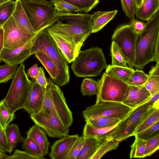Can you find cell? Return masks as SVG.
Instances as JSON below:
<instances>
[{
  "label": "cell",
  "instance_id": "1",
  "mask_svg": "<svg viewBox=\"0 0 159 159\" xmlns=\"http://www.w3.org/2000/svg\"><path fill=\"white\" fill-rule=\"evenodd\" d=\"M91 14L57 12L54 22L47 28L70 43L82 47L92 33Z\"/></svg>",
  "mask_w": 159,
  "mask_h": 159
},
{
  "label": "cell",
  "instance_id": "2",
  "mask_svg": "<svg viewBox=\"0 0 159 159\" xmlns=\"http://www.w3.org/2000/svg\"><path fill=\"white\" fill-rule=\"evenodd\" d=\"M147 21L136 39L134 66L139 70L150 62L159 61V10Z\"/></svg>",
  "mask_w": 159,
  "mask_h": 159
},
{
  "label": "cell",
  "instance_id": "3",
  "mask_svg": "<svg viewBox=\"0 0 159 159\" xmlns=\"http://www.w3.org/2000/svg\"><path fill=\"white\" fill-rule=\"evenodd\" d=\"M47 28L36 34L32 46L30 54L37 51L45 53L54 62L57 67L58 76L54 81L60 86L69 83V70L66 59L48 33Z\"/></svg>",
  "mask_w": 159,
  "mask_h": 159
},
{
  "label": "cell",
  "instance_id": "4",
  "mask_svg": "<svg viewBox=\"0 0 159 159\" xmlns=\"http://www.w3.org/2000/svg\"><path fill=\"white\" fill-rule=\"evenodd\" d=\"M107 66L103 52L98 47L80 51L71 68L78 77L97 76Z\"/></svg>",
  "mask_w": 159,
  "mask_h": 159
},
{
  "label": "cell",
  "instance_id": "5",
  "mask_svg": "<svg viewBox=\"0 0 159 159\" xmlns=\"http://www.w3.org/2000/svg\"><path fill=\"white\" fill-rule=\"evenodd\" d=\"M30 23L36 33L48 28L53 23L57 11L47 0H20Z\"/></svg>",
  "mask_w": 159,
  "mask_h": 159
},
{
  "label": "cell",
  "instance_id": "6",
  "mask_svg": "<svg viewBox=\"0 0 159 159\" xmlns=\"http://www.w3.org/2000/svg\"><path fill=\"white\" fill-rule=\"evenodd\" d=\"M31 83L25 72V66L20 64L3 99L5 106L11 113L14 114L19 109H24Z\"/></svg>",
  "mask_w": 159,
  "mask_h": 159
},
{
  "label": "cell",
  "instance_id": "7",
  "mask_svg": "<svg viewBox=\"0 0 159 159\" xmlns=\"http://www.w3.org/2000/svg\"><path fill=\"white\" fill-rule=\"evenodd\" d=\"M47 80L42 109H47L57 115L69 127L73 122L72 113L66 103L63 93L52 80L49 78Z\"/></svg>",
  "mask_w": 159,
  "mask_h": 159
},
{
  "label": "cell",
  "instance_id": "8",
  "mask_svg": "<svg viewBox=\"0 0 159 159\" xmlns=\"http://www.w3.org/2000/svg\"><path fill=\"white\" fill-rule=\"evenodd\" d=\"M96 103L102 101L122 102L129 85L104 73L98 81Z\"/></svg>",
  "mask_w": 159,
  "mask_h": 159
},
{
  "label": "cell",
  "instance_id": "9",
  "mask_svg": "<svg viewBox=\"0 0 159 159\" xmlns=\"http://www.w3.org/2000/svg\"><path fill=\"white\" fill-rule=\"evenodd\" d=\"M137 35L129 24L118 27L112 36V41L117 45L127 64L133 69L135 57V46Z\"/></svg>",
  "mask_w": 159,
  "mask_h": 159
},
{
  "label": "cell",
  "instance_id": "10",
  "mask_svg": "<svg viewBox=\"0 0 159 159\" xmlns=\"http://www.w3.org/2000/svg\"><path fill=\"white\" fill-rule=\"evenodd\" d=\"M133 110L122 102L102 101L87 107L82 112V114L85 120L106 116L117 118L122 120Z\"/></svg>",
  "mask_w": 159,
  "mask_h": 159
},
{
  "label": "cell",
  "instance_id": "11",
  "mask_svg": "<svg viewBox=\"0 0 159 159\" xmlns=\"http://www.w3.org/2000/svg\"><path fill=\"white\" fill-rule=\"evenodd\" d=\"M30 117L35 125L42 128L50 137L61 138L68 134L69 129L58 116L47 109H42Z\"/></svg>",
  "mask_w": 159,
  "mask_h": 159
},
{
  "label": "cell",
  "instance_id": "12",
  "mask_svg": "<svg viewBox=\"0 0 159 159\" xmlns=\"http://www.w3.org/2000/svg\"><path fill=\"white\" fill-rule=\"evenodd\" d=\"M150 97L144 102L133 109L124 119L118 124L116 130L111 135L112 138L120 142L134 136V132L139 124L143 115L152 107L153 104L149 100Z\"/></svg>",
  "mask_w": 159,
  "mask_h": 159
},
{
  "label": "cell",
  "instance_id": "13",
  "mask_svg": "<svg viewBox=\"0 0 159 159\" xmlns=\"http://www.w3.org/2000/svg\"><path fill=\"white\" fill-rule=\"evenodd\" d=\"M2 27L4 31V48L8 49H13L22 45L36 34H32L19 25L12 16Z\"/></svg>",
  "mask_w": 159,
  "mask_h": 159
},
{
  "label": "cell",
  "instance_id": "14",
  "mask_svg": "<svg viewBox=\"0 0 159 159\" xmlns=\"http://www.w3.org/2000/svg\"><path fill=\"white\" fill-rule=\"evenodd\" d=\"M36 34L30 39L20 47L13 49L3 48L1 55V61L7 64L11 65L22 64L31 55V48Z\"/></svg>",
  "mask_w": 159,
  "mask_h": 159
},
{
  "label": "cell",
  "instance_id": "15",
  "mask_svg": "<svg viewBox=\"0 0 159 159\" xmlns=\"http://www.w3.org/2000/svg\"><path fill=\"white\" fill-rule=\"evenodd\" d=\"M24 109L30 115L39 112L43 102L45 88L32 80Z\"/></svg>",
  "mask_w": 159,
  "mask_h": 159
},
{
  "label": "cell",
  "instance_id": "16",
  "mask_svg": "<svg viewBox=\"0 0 159 159\" xmlns=\"http://www.w3.org/2000/svg\"><path fill=\"white\" fill-rule=\"evenodd\" d=\"M78 134H68L56 141L51 147L49 154L52 159H67L71 149L79 138Z\"/></svg>",
  "mask_w": 159,
  "mask_h": 159
},
{
  "label": "cell",
  "instance_id": "17",
  "mask_svg": "<svg viewBox=\"0 0 159 159\" xmlns=\"http://www.w3.org/2000/svg\"><path fill=\"white\" fill-rule=\"evenodd\" d=\"M151 95L143 85H129L122 103L132 109L144 102Z\"/></svg>",
  "mask_w": 159,
  "mask_h": 159
},
{
  "label": "cell",
  "instance_id": "18",
  "mask_svg": "<svg viewBox=\"0 0 159 159\" xmlns=\"http://www.w3.org/2000/svg\"><path fill=\"white\" fill-rule=\"evenodd\" d=\"M48 31L68 63L72 62L78 55L82 46L74 45L58 35Z\"/></svg>",
  "mask_w": 159,
  "mask_h": 159
},
{
  "label": "cell",
  "instance_id": "19",
  "mask_svg": "<svg viewBox=\"0 0 159 159\" xmlns=\"http://www.w3.org/2000/svg\"><path fill=\"white\" fill-rule=\"evenodd\" d=\"M117 10L98 11L91 14L90 24L92 33L97 32L112 20L117 13Z\"/></svg>",
  "mask_w": 159,
  "mask_h": 159
},
{
  "label": "cell",
  "instance_id": "20",
  "mask_svg": "<svg viewBox=\"0 0 159 159\" xmlns=\"http://www.w3.org/2000/svg\"><path fill=\"white\" fill-rule=\"evenodd\" d=\"M118 124L110 127L97 128L86 123L83 130V136L85 137L94 138L105 141L111 138V135L116 130Z\"/></svg>",
  "mask_w": 159,
  "mask_h": 159
},
{
  "label": "cell",
  "instance_id": "21",
  "mask_svg": "<svg viewBox=\"0 0 159 159\" xmlns=\"http://www.w3.org/2000/svg\"><path fill=\"white\" fill-rule=\"evenodd\" d=\"M26 134L27 136L32 139L39 145L44 156L48 154L50 143L42 128L35 125L29 129Z\"/></svg>",
  "mask_w": 159,
  "mask_h": 159
},
{
  "label": "cell",
  "instance_id": "22",
  "mask_svg": "<svg viewBox=\"0 0 159 159\" xmlns=\"http://www.w3.org/2000/svg\"><path fill=\"white\" fill-rule=\"evenodd\" d=\"M159 10V0H145L137 8L135 14L140 20L147 21Z\"/></svg>",
  "mask_w": 159,
  "mask_h": 159
},
{
  "label": "cell",
  "instance_id": "23",
  "mask_svg": "<svg viewBox=\"0 0 159 159\" xmlns=\"http://www.w3.org/2000/svg\"><path fill=\"white\" fill-rule=\"evenodd\" d=\"M104 142L94 138L85 137L84 143L76 159H90Z\"/></svg>",
  "mask_w": 159,
  "mask_h": 159
},
{
  "label": "cell",
  "instance_id": "24",
  "mask_svg": "<svg viewBox=\"0 0 159 159\" xmlns=\"http://www.w3.org/2000/svg\"><path fill=\"white\" fill-rule=\"evenodd\" d=\"M16 5L12 16L19 25L27 30L31 33H36L32 26L22 5L20 0H16Z\"/></svg>",
  "mask_w": 159,
  "mask_h": 159
},
{
  "label": "cell",
  "instance_id": "25",
  "mask_svg": "<svg viewBox=\"0 0 159 159\" xmlns=\"http://www.w3.org/2000/svg\"><path fill=\"white\" fill-rule=\"evenodd\" d=\"M5 130L7 141L12 152L18 144L23 142L25 138L22 136L18 127L16 124H9Z\"/></svg>",
  "mask_w": 159,
  "mask_h": 159
},
{
  "label": "cell",
  "instance_id": "26",
  "mask_svg": "<svg viewBox=\"0 0 159 159\" xmlns=\"http://www.w3.org/2000/svg\"><path fill=\"white\" fill-rule=\"evenodd\" d=\"M134 70L129 67L108 65L105 73L109 75L126 83Z\"/></svg>",
  "mask_w": 159,
  "mask_h": 159
},
{
  "label": "cell",
  "instance_id": "27",
  "mask_svg": "<svg viewBox=\"0 0 159 159\" xmlns=\"http://www.w3.org/2000/svg\"><path fill=\"white\" fill-rule=\"evenodd\" d=\"M42 63L49 73L51 78L55 81L58 76V72L56 65L44 52L37 51L34 54Z\"/></svg>",
  "mask_w": 159,
  "mask_h": 159
},
{
  "label": "cell",
  "instance_id": "28",
  "mask_svg": "<svg viewBox=\"0 0 159 159\" xmlns=\"http://www.w3.org/2000/svg\"><path fill=\"white\" fill-rule=\"evenodd\" d=\"M91 126L97 128L110 127L119 123L121 120L119 119L106 116H102L94 119L85 120Z\"/></svg>",
  "mask_w": 159,
  "mask_h": 159
},
{
  "label": "cell",
  "instance_id": "29",
  "mask_svg": "<svg viewBox=\"0 0 159 159\" xmlns=\"http://www.w3.org/2000/svg\"><path fill=\"white\" fill-rule=\"evenodd\" d=\"M21 148L39 159H46L44 157V155L39 145L34 140L28 137L25 138Z\"/></svg>",
  "mask_w": 159,
  "mask_h": 159
},
{
  "label": "cell",
  "instance_id": "30",
  "mask_svg": "<svg viewBox=\"0 0 159 159\" xmlns=\"http://www.w3.org/2000/svg\"><path fill=\"white\" fill-rule=\"evenodd\" d=\"M119 142L111 138L103 142L90 159H99L107 152L116 149Z\"/></svg>",
  "mask_w": 159,
  "mask_h": 159
},
{
  "label": "cell",
  "instance_id": "31",
  "mask_svg": "<svg viewBox=\"0 0 159 159\" xmlns=\"http://www.w3.org/2000/svg\"><path fill=\"white\" fill-rule=\"evenodd\" d=\"M98 82L89 78L84 79L81 85L80 91L84 96H91L97 94Z\"/></svg>",
  "mask_w": 159,
  "mask_h": 159
},
{
  "label": "cell",
  "instance_id": "32",
  "mask_svg": "<svg viewBox=\"0 0 159 159\" xmlns=\"http://www.w3.org/2000/svg\"><path fill=\"white\" fill-rule=\"evenodd\" d=\"M16 5V1H8L0 5V27L12 16Z\"/></svg>",
  "mask_w": 159,
  "mask_h": 159
},
{
  "label": "cell",
  "instance_id": "33",
  "mask_svg": "<svg viewBox=\"0 0 159 159\" xmlns=\"http://www.w3.org/2000/svg\"><path fill=\"white\" fill-rule=\"evenodd\" d=\"M111 65L128 67L124 56L117 45L112 41L111 46Z\"/></svg>",
  "mask_w": 159,
  "mask_h": 159
},
{
  "label": "cell",
  "instance_id": "34",
  "mask_svg": "<svg viewBox=\"0 0 159 159\" xmlns=\"http://www.w3.org/2000/svg\"><path fill=\"white\" fill-rule=\"evenodd\" d=\"M79 9L81 12L87 13L94 8L99 0H63Z\"/></svg>",
  "mask_w": 159,
  "mask_h": 159
},
{
  "label": "cell",
  "instance_id": "35",
  "mask_svg": "<svg viewBox=\"0 0 159 159\" xmlns=\"http://www.w3.org/2000/svg\"><path fill=\"white\" fill-rule=\"evenodd\" d=\"M19 68L18 65L6 64L0 66V84L7 82L14 77Z\"/></svg>",
  "mask_w": 159,
  "mask_h": 159
},
{
  "label": "cell",
  "instance_id": "36",
  "mask_svg": "<svg viewBox=\"0 0 159 159\" xmlns=\"http://www.w3.org/2000/svg\"><path fill=\"white\" fill-rule=\"evenodd\" d=\"M146 141L135 137V140L131 146L130 158H143L145 157Z\"/></svg>",
  "mask_w": 159,
  "mask_h": 159
},
{
  "label": "cell",
  "instance_id": "37",
  "mask_svg": "<svg viewBox=\"0 0 159 159\" xmlns=\"http://www.w3.org/2000/svg\"><path fill=\"white\" fill-rule=\"evenodd\" d=\"M148 75L143 71L134 70L126 83L129 85H143L148 79Z\"/></svg>",
  "mask_w": 159,
  "mask_h": 159
},
{
  "label": "cell",
  "instance_id": "38",
  "mask_svg": "<svg viewBox=\"0 0 159 159\" xmlns=\"http://www.w3.org/2000/svg\"><path fill=\"white\" fill-rule=\"evenodd\" d=\"M159 121V109H155L137 127L134 135L150 127Z\"/></svg>",
  "mask_w": 159,
  "mask_h": 159
},
{
  "label": "cell",
  "instance_id": "39",
  "mask_svg": "<svg viewBox=\"0 0 159 159\" xmlns=\"http://www.w3.org/2000/svg\"><path fill=\"white\" fill-rule=\"evenodd\" d=\"M14 114L11 113L5 106L3 99L0 101V124L5 129L9 123L13 120Z\"/></svg>",
  "mask_w": 159,
  "mask_h": 159
},
{
  "label": "cell",
  "instance_id": "40",
  "mask_svg": "<svg viewBox=\"0 0 159 159\" xmlns=\"http://www.w3.org/2000/svg\"><path fill=\"white\" fill-rule=\"evenodd\" d=\"M159 121L143 131L135 134V137L145 141L156 135L159 133Z\"/></svg>",
  "mask_w": 159,
  "mask_h": 159
},
{
  "label": "cell",
  "instance_id": "41",
  "mask_svg": "<svg viewBox=\"0 0 159 159\" xmlns=\"http://www.w3.org/2000/svg\"><path fill=\"white\" fill-rule=\"evenodd\" d=\"M123 10L126 17L131 20L135 19L137 8L134 0H121Z\"/></svg>",
  "mask_w": 159,
  "mask_h": 159
},
{
  "label": "cell",
  "instance_id": "42",
  "mask_svg": "<svg viewBox=\"0 0 159 159\" xmlns=\"http://www.w3.org/2000/svg\"><path fill=\"white\" fill-rule=\"evenodd\" d=\"M57 12H81L76 7L63 0H50Z\"/></svg>",
  "mask_w": 159,
  "mask_h": 159
},
{
  "label": "cell",
  "instance_id": "43",
  "mask_svg": "<svg viewBox=\"0 0 159 159\" xmlns=\"http://www.w3.org/2000/svg\"><path fill=\"white\" fill-rule=\"evenodd\" d=\"M159 134L146 141L145 157L150 156L159 149Z\"/></svg>",
  "mask_w": 159,
  "mask_h": 159
},
{
  "label": "cell",
  "instance_id": "44",
  "mask_svg": "<svg viewBox=\"0 0 159 159\" xmlns=\"http://www.w3.org/2000/svg\"><path fill=\"white\" fill-rule=\"evenodd\" d=\"M148 75V79L143 85L151 95L159 91V76Z\"/></svg>",
  "mask_w": 159,
  "mask_h": 159
},
{
  "label": "cell",
  "instance_id": "45",
  "mask_svg": "<svg viewBox=\"0 0 159 159\" xmlns=\"http://www.w3.org/2000/svg\"><path fill=\"white\" fill-rule=\"evenodd\" d=\"M85 137H79L73 145L68 156L67 159H76L84 143Z\"/></svg>",
  "mask_w": 159,
  "mask_h": 159
},
{
  "label": "cell",
  "instance_id": "46",
  "mask_svg": "<svg viewBox=\"0 0 159 159\" xmlns=\"http://www.w3.org/2000/svg\"><path fill=\"white\" fill-rule=\"evenodd\" d=\"M0 148L6 152L11 153V151L7 141L5 129L0 124Z\"/></svg>",
  "mask_w": 159,
  "mask_h": 159
},
{
  "label": "cell",
  "instance_id": "47",
  "mask_svg": "<svg viewBox=\"0 0 159 159\" xmlns=\"http://www.w3.org/2000/svg\"><path fill=\"white\" fill-rule=\"evenodd\" d=\"M8 159H39L25 151L18 149L15 150L13 154L9 156Z\"/></svg>",
  "mask_w": 159,
  "mask_h": 159
},
{
  "label": "cell",
  "instance_id": "48",
  "mask_svg": "<svg viewBox=\"0 0 159 159\" xmlns=\"http://www.w3.org/2000/svg\"><path fill=\"white\" fill-rule=\"evenodd\" d=\"M129 24L134 31L139 34L141 33L144 29L146 23L141 20L135 18L130 21Z\"/></svg>",
  "mask_w": 159,
  "mask_h": 159
},
{
  "label": "cell",
  "instance_id": "49",
  "mask_svg": "<svg viewBox=\"0 0 159 159\" xmlns=\"http://www.w3.org/2000/svg\"><path fill=\"white\" fill-rule=\"evenodd\" d=\"M38 68V74L35 80L39 84L45 88L48 84L47 79L45 76L43 68L41 67H39Z\"/></svg>",
  "mask_w": 159,
  "mask_h": 159
},
{
  "label": "cell",
  "instance_id": "50",
  "mask_svg": "<svg viewBox=\"0 0 159 159\" xmlns=\"http://www.w3.org/2000/svg\"><path fill=\"white\" fill-rule=\"evenodd\" d=\"M39 73V68L37 64H35L29 68L26 74L32 80H35Z\"/></svg>",
  "mask_w": 159,
  "mask_h": 159
},
{
  "label": "cell",
  "instance_id": "51",
  "mask_svg": "<svg viewBox=\"0 0 159 159\" xmlns=\"http://www.w3.org/2000/svg\"><path fill=\"white\" fill-rule=\"evenodd\" d=\"M149 73L150 75L159 76V61L157 62L155 66L152 67Z\"/></svg>",
  "mask_w": 159,
  "mask_h": 159
},
{
  "label": "cell",
  "instance_id": "52",
  "mask_svg": "<svg viewBox=\"0 0 159 159\" xmlns=\"http://www.w3.org/2000/svg\"><path fill=\"white\" fill-rule=\"evenodd\" d=\"M4 31L2 27L0 28V63L1 62V54L4 48Z\"/></svg>",
  "mask_w": 159,
  "mask_h": 159
},
{
  "label": "cell",
  "instance_id": "53",
  "mask_svg": "<svg viewBox=\"0 0 159 159\" xmlns=\"http://www.w3.org/2000/svg\"><path fill=\"white\" fill-rule=\"evenodd\" d=\"M9 156L5 153H0V159H8Z\"/></svg>",
  "mask_w": 159,
  "mask_h": 159
},
{
  "label": "cell",
  "instance_id": "54",
  "mask_svg": "<svg viewBox=\"0 0 159 159\" xmlns=\"http://www.w3.org/2000/svg\"><path fill=\"white\" fill-rule=\"evenodd\" d=\"M137 8L139 7L143 2V0H134Z\"/></svg>",
  "mask_w": 159,
  "mask_h": 159
},
{
  "label": "cell",
  "instance_id": "55",
  "mask_svg": "<svg viewBox=\"0 0 159 159\" xmlns=\"http://www.w3.org/2000/svg\"><path fill=\"white\" fill-rule=\"evenodd\" d=\"M13 0H0V5L8 1Z\"/></svg>",
  "mask_w": 159,
  "mask_h": 159
},
{
  "label": "cell",
  "instance_id": "56",
  "mask_svg": "<svg viewBox=\"0 0 159 159\" xmlns=\"http://www.w3.org/2000/svg\"><path fill=\"white\" fill-rule=\"evenodd\" d=\"M6 152H4L3 150L0 148V153H5Z\"/></svg>",
  "mask_w": 159,
  "mask_h": 159
},
{
  "label": "cell",
  "instance_id": "57",
  "mask_svg": "<svg viewBox=\"0 0 159 159\" xmlns=\"http://www.w3.org/2000/svg\"><path fill=\"white\" fill-rule=\"evenodd\" d=\"M145 0H143V1H145Z\"/></svg>",
  "mask_w": 159,
  "mask_h": 159
},
{
  "label": "cell",
  "instance_id": "58",
  "mask_svg": "<svg viewBox=\"0 0 159 159\" xmlns=\"http://www.w3.org/2000/svg\"></svg>",
  "mask_w": 159,
  "mask_h": 159
}]
</instances>
